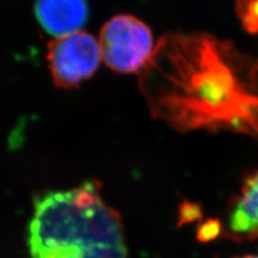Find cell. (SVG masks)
Returning a JSON list of instances; mask_svg holds the SVG:
<instances>
[{
  "instance_id": "cell-1",
  "label": "cell",
  "mask_w": 258,
  "mask_h": 258,
  "mask_svg": "<svg viewBox=\"0 0 258 258\" xmlns=\"http://www.w3.org/2000/svg\"><path fill=\"white\" fill-rule=\"evenodd\" d=\"M150 111L180 132L231 131L258 138V60L208 34H170L139 72Z\"/></svg>"
},
{
  "instance_id": "cell-2",
  "label": "cell",
  "mask_w": 258,
  "mask_h": 258,
  "mask_svg": "<svg viewBox=\"0 0 258 258\" xmlns=\"http://www.w3.org/2000/svg\"><path fill=\"white\" fill-rule=\"evenodd\" d=\"M28 244L30 258H127L119 214L95 182L39 199Z\"/></svg>"
},
{
  "instance_id": "cell-3",
  "label": "cell",
  "mask_w": 258,
  "mask_h": 258,
  "mask_svg": "<svg viewBox=\"0 0 258 258\" xmlns=\"http://www.w3.org/2000/svg\"><path fill=\"white\" fill-rule=\"evenodd\" d=\"M99 43L104 62L119 74L141 72L155 48L150 27L131 14L115 15L104 24Z\"/></svg>"
},
{
  "instance_id": "cell-4",
  "label": "cell",
  "mask_w": 258,
  "mask_h": 258,
  "mask_svg": "<svg viewBox=\"0 0 258 258\" xmlns=\"http://www.w3.org/2000/svg\"><path fill=\"white\" fill-rule=\"evenodd\" d=\"M101 58L100 43L85 31L57 38L47 46L48 68L54 83L61 88L77 87L92 78Z\"/></svg>"
},
{
  "instance_id": "cell-5",
  "label": "cell",
  "mask_w": 258,
  "mask_h": 258,
  "mask_svg": "<svg viewBox=\"0 0 258 258\" xmlns=\"http://www.w3.org/2000/svg\"><path fill=\"white\" fill-rule=\"evenodd\" d=\"M35 14L47 35L61 38L85 25L90 8L87 0H36Z\"/></svg>"
},
{
  "instance_id": "cell-6",
  "label": "cell",
  "mask_w": 258,
  "mask_h": 258,
  "mask_svg": "<svg viewBox=\"0 0 258 258\" xmlns=\"http://www.w3.org/2000/svg\"><path fill=\"white\" fill-rule=\"evenodd\" d=\"M228 227L240 238H258V172L244 183L229 216Z\"/></svg>"
},
{
  "instance_id": "cell-7",
  "label": "cell",
  "mask_w": 258,
  "mask_h": 258,
  "mask_svg": "<svg viewBox=\"0 0 258 258\" xmlns=\"http://www.w3.org/2000/svg\"><path fill=\"white\" fill-rule=\"evenodd\" d=\"M236 13L248 34H258V0H236Z\"/></svg>"
},
{
  "instance_id": "cell-8",
  "label": "cell",
  "mask_w": 258,
  "mask_h": 258,
  "mask_svg": "<svg viewBox=\"0 0 258 258\" xmlns=\"http://www.w3.org/2000/svg\"><path fill=\"white\" fill-rule=\"evenodd\" d=\"M242 258H258V256H245V257H242Z\"/></svg>"
}]
</instances>
